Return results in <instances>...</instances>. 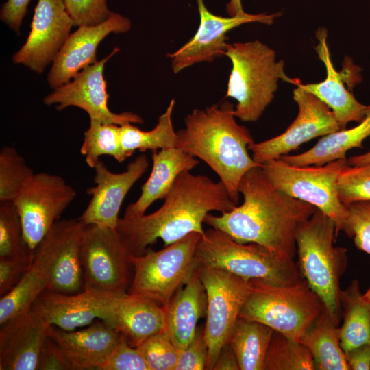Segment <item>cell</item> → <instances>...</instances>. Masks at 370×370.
<instances>
[{
  "instance_id": "cell-21",
  "label": "cell",
  "mask_w": 370,
  "mask_h": 370,
  "mask_svg": "<svg viewBox=\"0 0 370 370\" xmlns=\"http://www.w3.org/2000/svg\"><path fill=\"white\" fill-rule=\"evenodd\" d=\"M120 336L101 320L78 331H66L51 325L47 334L69 370H97Z\"/></svg>"
},
{
  "instance_id": "cell-28",
  "label": "cell",
  "mask_w": 370,
  "mask_h": 370,
  "mask_svg": "<svg viewBox=\"0 0 370 370\" xmlns=\"http://www.w3.org/2000/svg\"><path fill=\"white\" fill-rule=\"evenodd\" d=\"M339 318L324 306L299 341L310 352L315 370H349L341 345Z\"/></svg>"
},
{
  "instance_id": "cell-29",
  "label": "cell",
  "mask_w": 370,
  "mask_h": 370,
  "mask_svg": "<svg viewBox=\"0 0 370 370\" xmlns=\"http://www.w3.org/2000/svg\"><path fill=\"white\" fill-rule=\"evenodd\" d=\"M362 295L356 279L340 291L338 299L343 317L340 340L345 354L370 344V301L365 300Z\"/></svg>"
},
{
  "instance_id": "cell-25",
  "label": "cell",
  "mask_w": 370,
  "mask_h": 370,
  "mask_svg": "<svg viewBox=\"0 0 370 370\" xmlns=\"http://www.w3.org/2000/svg\"><path fill=\"white\" fill-rule=\"evenodd\" d=\"M107 324L131 346L138 347L151 336L165 331V310L152 299L126 293L119 299Z\"/></svg>"
},
{
  "instance_id": "cell-42",
  "label": "cell",
  "mask_w": 370,
  "mask_h": 370,
  "mask_svg": "<svg viewBox=\"0 0 370 370\" xmlns=\"http://www.w3.org/2000/svg\"><path fill=\"white\" fill-rule=\"evenodd\" d=\"M208 356V349L204 336V328L199 326L188 345L180 351L175 370L206 369Z\"/></svg>"
},
{
  "instance_id": "cell-3",
  "label": "cell",
  "mask_w": 370,
  "mask_h": 370,
  "mask_svg": "<svg viewBox=\"0 0 370 370\" xmlns=\"http://www.w3.org/2000/svg\"><path fill=\"white\" fill-rule=\"evenodd\" d=\"M234 111L229 102L195 109L185 118V127L177 132L176 147L207 164L238 204L242 177L262 165L249 154L248 147L254 139L249 131L236 122Z\"/></svg>"
},
{
  "instance_id": "cell-31",
  "label": "cell",
  "mask_w": 370,
  "mask_h": 370,
  "mask_svg": "<svg viewBox=\"0 0 370 370\" xmlns=\"http://www.w3.org/2000/svg\"><path fill=\"white\" fill-rule=\"evenodd\" d=\"M174 106L175 100L172 99L165 112L159 116L155 127L149 131L141 130L132 123L120 125L121 142L127 158L136 150L155 151L176 147L177 132L172 122Z\"/></svg>"
},
{
  "instance_id": "cell-12",
  "label": "cell",
  "mask_w": 370,
  "mask_h": 370,
  "mask_svg": "<svg viewBox=\"0 0 370 370\" xmlns=\"http://www.w3.org/2000/svg\"><path fill=\"white\" fill-rule=\"evenodd\" d=\"M77 196L61 176L34 173L13 201L18 212L23 237L34 251Z\"/></svg>"
},
{
  "instance_id": "cell-41",
  "label": "cell",
  "mask_w": 370,
  "mask_h": 370,
  "mask_svg": "<svg viewBox=\"0 0 370 370\" xmlns=\"http://www.w3.org/2000/svg\"><path fill=\"white\" fill-rule=\"evenodd\" d=\"M75 26L96 25L108 19L113 12L107 0H64Z\"/></svg>"
},
{
  "instance_id": "cell-49",
  "label": "cell",
  "mask_w": 370,
  "mask_h": 370,
  "mask_svg": "<svg viewBox=\"0 0 370 370\" xmlns=\"http://www.w3.org/2000/svg\"><path fill=\"white\" fill-rule=\"evenodd\" d=\"M347 163L350 166H358L370 163V151L361 155L350 157L347 159Z\"/></svg>"
},
{
  "instance_id": "cell-2",
  "label": "cell",
  "mask_w": 370,
  "mask_h": 370,
  "mask_svg": "<svg viewBox=\"0 0 370 370\" xmlns=\"http://www.w3.org/2000/svg\"><path fill=\"white\" fill-rule=\"evenodd\" d=\"M164 199L151 214L119 218L116 230L130 254H145L158 238L166 247L193 232L204 234L208 214L229 212L237 206L222 182L190 171L180 174Z\"/></svg>"
},
{
  "instance_id": "cell-15",
  "label": "cell",
  "mask_w": 370,
  "mask_h": 370,
  "mask_svg": "<svg viewBox=\"0 0 370 370\" xmlns=\"http://www.w3.org/2000/svg\"><path fill=\"white\" fill-rule=\"evenodd\" d=\"M115 48L108 56L84 69L72 80L55 89L45 96L46 105H57L62 110L69 106L84 110L90 120L123 125L127 123H143V119L132 112L114 113L109 109V95L103 70L107 61L119 51Z\"/></svg>"
},
{
  "instance_id": "cell-30",
  "label": "cell",
  "mask_w": 370,
  "mask_h": 370,
  "mask_svg": "<svg viewBox=\"0 0 370 370\" xmlns=\"http://www.w3.org/2000/svg\"><path fill=\"white\" fill-rule=\"evenodd\" d=\"M274 330L254 320L239 317L229 341L240 370H263Z\"/></svg>"
},
{
  "instance_id": "cell-17",
  "label": "cell",
  "mask_w": 370,
  "mask_h": 370,
  "mask_svg": "<svg viewBox=\"0 0 370 370\" xmlns=\"http://www.w3.org/2000/svg\"><path fill=\"white\" fill-rule=\"evenodd\" d=\"M123 295L90 290L73 294L45 291L38 297L31 310L49 324L73 331L91 324L95 319L108 323Z\"/></svg>"
},
{
  "instance_id": "cell-38",
  "label": "cell",
  "mask_w": 370,
  "mask_h": 370,
  "mask_svg": "<svg viewBox=\"0 0 370 370\" xmlns=\"http://www.w3.org/2000/svg\"><path fill=\"white\" fill-rule=\"evenodd\" d=\"M338 194L347 207L360 200H370V163L350 166L341 171L337 182Z\"/></svg>"
},
{
  "instance_id": "cell-26",
  "label": "cell",
  "mask_w": 370,
  "mask_h": 370,
  "mask_svg": "<svg viewBox=\"0 0 370 370\" xmlns=\"http://www.w3.org/2000/svg\"><path fill=\"white\" fill-rule=\"evenodd\" d=\"M152 152L151 172L142 186L138 199L126 208L124 218L145 214L155 201L165 198L180 174L190 171L199 164L195 157L176 147Z\"/></svg>"
},
{
  "instance_id": "cell-7",
  "label": "cell",
  "mask_w": 370,
  "mask_h": 370,
  "mask_svg": "<svg viewBox=\"0 0 370 370\" xmlns=\"http://www.w3.org/2000/svg\"><path fill=\"white\" fill-rule=\"evenodd\" d=\"M250 282L251 292L239 317L260 322L292 339L299 341L324 307L304 279L289 286Z\"/></svg>"
},
{
  "instance_id": "cell-44",
  "label": "cell",
  "mask_w": 370,
  "mask_h": 370,
  "mask_svg": "<svg viewBox=\"0 0 370 370\" xmlns=\"http://www.w3.org/2000/svg\"><path fill=\"white\" fill-rule=\"evenodd\" d=\"M31 0H7L2 5L0 18L12 30L19 34L23 17Z\"/></svg>"
},
{
  "instance_id": "cell-4",
  "label": "cell",
  "mask_w": 370,
  "mask_h": 370,
  "mask_svg": "<svg viewBox=\"0 0 370 370\" xmlns=\"http://www.w3.org/2000/svg\"><path fill=\"white\" fill-rule=\"evenodd\" d=\"M225 56L232 62L225 97L237 103L234 116L244 122L257 121L274 98L280 79L297 85L288 77L284 62L277 61L273 49L259 40L227 44Z\"/></svg>"
},
{
  "instance_id": "cell-23",
  "label": "cell",
  "mask_w": 370,
  "mask_h": 370,
  "mask_svg": "<svg viewBox=\"0 0 370 370\" xmlns=\"http://www.w3.org/2000/svg\"><path fill=\"white\" fill-rule=\"evenodd\" d=\"M319 44L316 51L326 70L325 79L319 83L302 84L297 86L313 94L326 104L334 112L341 130L349 122L360 123L365 117L367 106L360 103L343 84L342 75L336 71L331 60L327 42L328 31L319 28L316 32Z\"/></svg>"
},
{
  "instance_id": "cell-46",
  "label": "cell",
  "mask_w": 370,
  "mask_h": 370,
  "mask_svg": "<svg viewBox=\"0 0 370 370\" xmlns=\"http://www.w3.org/2000/svg\"><path fill=\"white\" fill-rule=\"evenodd\" d=\"M345 356L349 370H370V344L358 347Z\"/></svg>"
},
{
  "instance_id": "cell-16",
  "label": "cell",
  "mask_w": 370,
  "mask_h": 370,
  "mask_svg": "<svg viewBox=\"0 0 370 370\" xmlns=\"http://www.w3.org/2000/svg\"><path fill=\"white\" fill-rule=\"evenodd\" d=\"M73 25L64 0H38L30 32L13 62L42 73L56 59Z\"/></svg>"
},
{
  "instance_id": "cell-9",
  "label": "cell",
  "mask_w": 370,
  "mask_h": 370,
  "mask_svg": "<svg viewBox=\"0 0 370 370\" xmlns=\"http://www.w3.org/2000/svg\"><path fill=\"white\" fill-rule=\"evenodd\" d=\"M347 164V158H345L321 166H297L278 158L265 162L261 167L276 189L313 205L329 217L338 235L344 228L347 208L339 199L337 182Z\"/></svg>"
},
{
  "instance_id": "cell-43",
  "label": "cell",
  "mask_w": 370,
  "mask_h": 370,
  "mask_svg": "<svg viewBox=\"0 0 370 370\" xmlns=\"http://www.w3.org/2000/svg\"><path fill=\"white\" fill-rule=\"evenodd\" d=\"M34 253L9 258H0V296L10 292L30 267Z\"/></svg>"
},
{
  "instance_id": "cell-18",
  "label": "cell",
  "mask_w": 370,
  "mask_h": 370,
  "mask_svg": "<svg viewBox=\"0 0 370 370\" xmlns=\"http://www.w3.org/2000/svg\"><path fill=\"white\" fill-rule=\"evenodd\" d=\"M200 23L197 32L184 45L167 56L171 60L173 71L183 69L201 62H210L225 56L227 33L245 23L258 22L271 25L278 14H258L222 17L210 12L204 0H197Z\"/></svg>"
},
{
  "instance_id": "cell-36",
  "label": "cell",
  "mask_w": 370,
  "mask_h": 370,
  "mask_svg": "<svg viewBox=\"0 0 370 370\" xmlns=\"http://www.w3.org/2000/svg\"><path fill=\"white\" fill-rule=\"evenodd\" d=\"M34 252L24 239L21 220L14 201H0V258Z\"/></svg>"
},
{
  "instance_id": "cell-27",
  "label": "cell",
  "mask_w": 370,
  "mask_h": 370,
  "mask_svg": "<svg viewBox=\"0 0 370 370\" xmlns=\"http://www.w3.org/2000/svg\"><path fill=\"white\" fill-rule=\"evenodd\" d=\"M370 136V105L364 119L350 129H343L323 136L311 149L297 155H284L280 158L297 166H321L338 159L347 158V152L362 147L364 140Z\"/></svg>"
},
{
  "instance_id": "cell-6",
  "label": "cell",
  "mask_w": 370,
  "mask_h": 370,
  "mask_svg": "<svg viewBox=\"0 0 370 370\" xmlns=\"http://www.w3.org/2000/svg\"><path fill=\"white\" fill-rule=\"evenodd\" d=\"M195 257L199 267L223 269L247 281L289 286L304 279L293 260L282 258L257 243H240L212 227L201 236Z\"/></svg>"
},
{
  "instance_id": "cell-32",
  "label": "cell",
  "mask_w": 370,
  "mask_h": 370,
  "mask_svg": "<svg viewBox=\"0 0 370 370\" xmlns=\"http://www.w3.org/2000/svg\"><path fill=\"white\" fill-rule=\"evenodd\" d=\"M48 288L42 267L33 261L18 284L0 299V325L29 311L38 297Z\"/></svg>"
},
{
  "instance_id": "cell-39",
  "label": "cell",
  "mask_w": 370,
  "mask_h": 370,
  "mask_svg": "<svg viewBox=\"0 0 370 370\" xmlns=\"http://www.w3.org/2000/svg\"><path fill=\"white\" fill-rule=\"evenodd\" d=\"M149 370H175L180 350L165 332L156 334L137 347Z\"/></svg>"
},
{
  "instance_id": "cell-40",
  "label": "cell",
  "mask_w": 370,
  "mask_h": 370,
  "mask_svg": "<svg viewBox=\"0 0 370 370\" xmlns=\"http://www.w3.org/2000/svg\"><path fill=\"white\" fill-rule=\"evenodd\" d=\"M97 370H149V368L138 349L131 346L121 335L119 342Z\"/></svg>"
},
{
  "instance_id": "cell-22",
  "label": "cell",
  "mask_w": 370,
  "mask_h": 370,
  "mask_svg": "<svg viewBox=\"0 0 370 370\" xmlns=\"http://www.w3.org/2000/svg\"><path fill=\"white\" fill-rule=\"evenodd\" d=\"M50 325L32 310L1 325L0 370H37Z\"/></svg>"
},
{
  "instance_id": "cell-48",
  "label": "cell",
  "mask_w": 370,
  "mask_h": 370,
  "mask_svg": "<svg viewBox=\"0 0 370 370\" xmlns=\"http://www.w3.org/2000/svg\"><path fill=\"white\" fill-rule=\"evenodd\" d=\"M226 9L230 16H241L245 14L242 7L241 0H230Z\"/></svg>"
},
{
  "instance_id": "cell-34",
  "label": "cell",
  "mask_w": 370,
  "mask_h": 370,
  "mask_svg": "<svg viewBox=\"0 0 370 370\" xmlns=\"http://www.w3.org/2000/svg\"><path fill=\"white\" fill-rule=\"evenodd\" d=\"M263 370H315L313 357L301 342L274 331Z\"/></svg>"
},
{
  "instance_id": "cell-47",
  "label": "cell",
  "mask_w": 370,
  "mask_h": 370,
  "mask_svg": "<svg viewBox=\"0 0 370 370\" xmlns=\"http://www.w3.org/2000/svg\"><path fill=\"white\" fill-rule=\"evenodd\" d=\"M212 370H240L236 355L229 343L221 351Z\"/></svg>"
},
{
  "instance_id": "cell-20",
  "label": "cell",
  "mask_w": 370,
  "mask_h": 370,
  "mask_svg": "<svg viewBox=\"0 0 370 370\" xmlns=\"http://www.w3.org/2000/svg\"><path fill=\"white\" fill-rule=\"evenodd\" d=\"M130 28V20L116 12L100 24L79 26L53 62L47 75L49 86L55 89L65 84L84 69L97 62L99 43L111 33H125Z\"/></svg>"
},
{
  "instance_id": "cell-14",
  "label": "cell",
  "mask_w": 370,
  "mask_h": 370,
  "mask_svg": "<svg viewBox=\"0 0 370 370\" xmlns=\"http://www.w3.org/2000/svg\"><path fill=\"white\" fill-rule=\"evenodd\" d=\"M298 114L288 128L270 139L251 143L248 149L258 164L278 159L297 149L301 144L341 130L332 110L313 94L299 86L293 90Z\"/></svg>"
},
{
  "instance_id": "cell-24",
  "label": "cell",
  "mask_w": 370,
  "mask_h": 370,
  "mask_svg": "<svg viewBox=\"0 0 370 370\" xmlns=\"http://www.w3.org/2000/svg\"><path fill=\"white\" fill-rule=\"evenodd\" d=\"M165 310V332L180 350L185 349L194 338L198 320L206 316L207 295L199 272L193 271L184 288H180Z\"/></svg>"
},
{
  "instance_id": "cell-37",
  "label": "cell",
  "mask_w": 370,
  "mask_h": 370,
  "mask_svg": "<svg viewBox=\"0 0 370 370\" xmlns=\"http://www.w3.org/2000/svg\"><path fill=\"white\" fill-rule=\"evenodd\" d=\"M347 208V216L343 232L353 239L358 249L370 255V200L352 202ZM362 297L370 301V286Z\"/></svg>"
},
{
  "instance_id": "cell-5",
  "label": "cell",
  "mask_w": 370,
  "mask_h": 370,
  "mask_svg": "<svg viewBox=\"0 0 370 370\" xmlns=\"http://www.w3.org/2000/svg\"><path fill=\"white\" fill-rule=\"evenodd\" d=\"M334 221L317 209L296 231L297 265L325 308L339 317L340 280L347 265V249L334 245Z\"/></svg>"
},
{
  "instance_id": "cell-13",
  "label": "cell",
  "mask_w": 370,
  "mask_h": 370,
  "mask_svg": "<svg viewBox=\"0 0 370 370\" xmlns=\"http://www.w3.org/2000/svg\"><path fill=\"white\" fill-rule=\"evenodd\" d=\"M86 225L79 217L58 220L35 249L34 260L48 278L47 291L73 294L83 290L80 249Z\"/></svg>"
},
{
  "instance_id": "cell-11",
  "label": "cell",
  "mask_w": 370,
  "mask_h": 370,
  "mask_svg": "<svg viewBox=\"0 0 370 370\" xmlns=\"http://www.w3.org/2000/svg\"><path fill=\"white\" fill-rule=\"evenodd\" d=\"M207 295L204 336L208 349L206 369L212 370L251 289L250 281L225 270L199 267Z\"/></svg>"
},
{
  "instance_id": "cell-1",
  "label": "cell",
  "mask_w": 370,
  "mask_h": 370,
  "mask_svg": "<svg viewBox=\"0 0 370 370\" xmlns=\"http://www.w3.org/2000/svg\"><path fill=\"white\" fill-rule=\"evenodd\" d=\"M238 191L243 197L240 206L219 216L209 213L204 223L240 243H257L282 258L293 260L297 228L317 208L276 189L261 166L244 175Z\"/></svg>"
},
{
  "instance_id": "cell-45",
  "label": "cell",
  "mask_w": 370,
  "mask_h": 370,
  "mask_svg": "<svg viewBox=\"0 0 370 370\" xmlns=\"http://www.w3.org/2000/svg\"><path fill=\"white\" fill-rule=\"evenodd\" d=\"M38 370H69L51 340L47 337L39 354Z\"/></svg>"
},
{
  "instance_id": "cell-33",
  "label": "cell",
  "mask_w": 370,
  "mask_h": 370,
  "mask_svg": "<svg viewBox=\"0 0 370 370\" xmlns=\"http://www.w3.org/2000/svg\"><path fill=\"white\" fill-rule=\"evenodd\" d=\"M80 153L88 166L94 168L101 156L113 157L119 162L125 161V155L121 142L120 125L90 120L89 127L84 134Z\"/></svg>"
},
{
  "instance_id": "cell-8",
  "label": "cell",
  "mask_w": 370,
  "mask_h": 370,
  "mask_svg": "<svg viewBox=\"0 0 370 370\" xmlns=\"http://www.w3.org/2000/svg\"><path fill=\"white\" fill-rule=\"evenodd\" d=\"M201 235L193 232L161 250L130 254L133 274L127 293L166 306L199 267L195 251Z\"/></svg>"
},
{
  "instance_id": "cell-19",
  "label": "cell",
  "mask_w": 370,
  "mask_h": 370,
  "mask_svg": "<svg viewBox=\"0 0 370 370\" xmlns=\"http://www.w3.org/2000/svg\"><path fill=\"white\" fill-rule=\"evenodd\" d=\"M148 166L145 154L137 156L121 173L111 172L99 160L93 168L95 186L87 190L91 198L79 218L86 225L116 230L119 210L125 197Z\"/></svg>"
},
{
  "instance_id": "cell-35",
  "label": "cell",
  "mask_w": 370,
  "mask_h": 370,
  "mask_svg": "<svg viewBox=\"0 0 370 370\" xmlns=\"http://www.w3.org/2000/svg\"><path fill=\"white\" fill-rule=\"evenodd\" d=\"M34 173L25 158L11 146L0 151V201H14Z\"/></svg>"
},
{
  "instance_id": "cell-10",
  "label": "cell",
  "mask_w": 370,
  "mask_h": 370,
  "mask_svg": "<svg viewBox=\"0 0 370 370\" xmlns=\"http://www.w3.org/2000/svg\"><path fill=\"white\" fill-rule=\"evenodd\" d=\"M80 254L83 290L127 293L132 278L130 254L115 229L86 225Z\"/></svg>"
}]
</instances>
